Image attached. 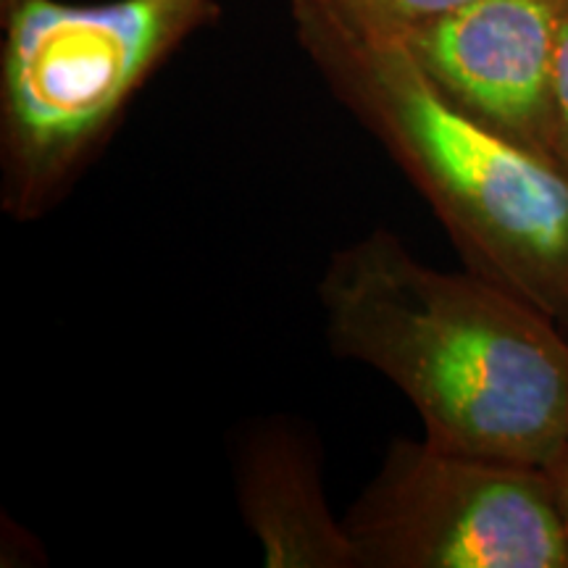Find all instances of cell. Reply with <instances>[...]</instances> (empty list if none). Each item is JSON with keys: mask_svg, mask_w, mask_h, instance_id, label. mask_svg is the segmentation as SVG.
I'll list each match as a JSON object with an SVG mask.
<instances>
[{"mask_svg": "<svg viewBox=\"0 0 568 568\" xmlns=\"http://www.w3.org/2000/svg\"><path fill=\"white\" fill-rule=\"evenodd\" d=\"M560 9L564 0H471L418 27L403 45L447 101L550 159Z\"/></svg>", "mask_w": 568, "mask_h": 568, "instance_id": "5b68a950", "label": "cell"}, {"mask_svg": "<svg viewBox=\"0 0 568 568\" xmlns=\"http://www.w3.org/2000/svg\"><path fill=\"white\" fill-rule=\"evenodd\" d=\"M545 471H548L552 493H556L560 521H564V529H566V537H568V447L564 453H560L556 460H552L548 468H545Z\"/></svg>", "mask_w": 568, "mask_h": 568, "instance_id": "9c48e42d", "label": "cell"}, {"mask_svg": "<svg viewBox=\"0 0 568 568\" xmlns=\"http://www.w3.org/2000/svg\"><path fill=\"white\" fill-rule=\"evenodd\" d=\"M345 529L361 568H568L545 468L395 439Z\"/></svg>", "mask_w": 568, "mask_h": 568, "instance_id": "277c9868", "label": "cell"}, {"mask_svg": "<svg viewBox=\"0 0 568 568\" xmlns=\"http://www.w3.org/2000/svg\"><path fill=\"white\" fill-rule=\"evenodd\" d=\"M297 38L337 101L422 193L468 272L568 335V174L450 103L403 40L358 32L290 0Z\"/></svg>", "mask_w": 568, "mask_h": 568, "instance_id": "7a4b0ae2", "label": "cell"}, {"mask_svg": "<svg viewBox=\"0 0 568 568\" xmlns=\"http://www.w3.org/2000/svg\"><path fill=\"white\" fill-rule=\"evenodd\" d=\"M548 153L550 161L568 174V0H564L560 9L556 55H552Z\"/></svg>", "mask_w": 568, "mask_h": 568, "instance_id": "ba28073f", "label": "cell"}, {"mask_svg": "<svg viewBox=\"0 0 568 568\" xmlns=\"http://www.w3.org/2000/svg\"><path fill=\"white\" fill-rule=\"evenodd\" d=\"M211 0H0L3 209L32 222L71 187Z\"/></svg>", "mask_w": 568, "mask_h": 568, "instance_id": "3957f363", "label": "cell"}, {"mask_svg": "<svg viewBox=\"0 0 568 568\" xmlns=\"http://www.w3.org/2000/svg\"><path fill=\"white\" fill-rule=\"evenodd\" d=\"M358 32L406 40L418 27L471 3V0H308Z\"/></svg>", "mask_w": 568, "mask_h": 568, "instance_id": "52a82bcc", "label": "cell"}, {"mask_svg": "<svg viewBox=\"0 0 568 568\" xmlns=\"http://www.w3.org/2000/svg\"><path fill=\"white\" fill-rule=\"evenodd\" d=\"M237 497L268 568H361L326 506L316 447L290 426H266L243 447Z\"/></svg>", "mask_w": 568, "mask_h": 568, "instance_id": "8992f818", "label": "cell"}, {"mask_svg": "<svg viewBox=\"0 0 568 568\" xmlns=\"http://www.w3.org/2000/svg\"><path fill=\"white\" fill-rule=\"evenodd\" d=\"M318 301L332 351L385 374L432 445L537 468L568 447V335L510 290L374 230L332 255Z\"/></svg>", "mask_w": 568, "mask_h": 568, "instance_id": "6da1fadb", "label": "cell"}]
</instances>
